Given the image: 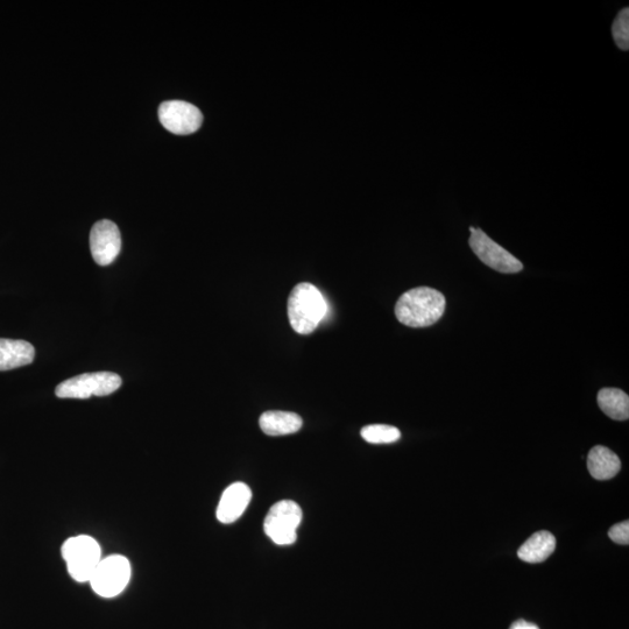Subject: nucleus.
Segmentation results:
<instances>
[{
    "label": "nucleus",
    "instance_id": "1",
    "mask_svg": "<svg viewBox=\"0 0 629 629\" xmlns=\"http://www.w3.org/2000/svg\"><path fill=\"white\" fill-rule=\"evenodd\" d=\"M444 295L429 287L414 288L401 295L395 306L398 321L411 328H426L440 320L445 312Z\"/></svg>",
    "mask_w": 629,
    "mask_h": 629
},
{
    "label": "nucleus",
    "instance_id": "2",
    "mask_svg": "<svg viewBox=\"0 0 629 629\" xmlns=\"http://www.w3.org/2000/svg\"><path fill=\"white\" fill-rule=\"evenodd\" d=\"M327 314V302L318 288L308 282L296 285L288 299V318L300 335H309Z\"/></svg>",
    "mask_w": 629,
    "mask_h": 629
},
{
    "label": "nucleus",
    "instance_id": "3",
    "mask_svg": "<svg viewBox=\"0 0 629 629\" xmlns=\"http://www.w3.org/2000/svg\"><path fill=\"white\" fill-rule=\"evenodd\" d=\"M62 556L70 577L79 583L89 582L102 560L100 544L88 535L70 537L62 546Z\"/></svg>",
    "mask_w": 629,
    "mask_h": 629
},
{
    "label": "nucleus",
    "instance_id": "4",
    "mask_svg": "<svg viewBox=\"0 0 629 629\" xmlns=\"http://www.w3.org/2000/svg\"><path fill=\"white\" fill-rule=\"evenodd\" d=\"M122 378L112 372L84 373L67 379L56 387V397L60 399H89L105 397L119 390Z\"/></svg>",
    "mask_w": 629,
    "mask_h": 629
},
{
    "label": "nucleus",
    "instance_id": "5",
    "mask_svg": "<svg viewBox=\"0 0 629 629\" xmlns=\"http://www.w3.org/2000/svg\"><path fill=\"white\" fill-rule=\"evenodd\" d=\"M130 579L131 564L129 560L122 555H111L102 558L89 583L96 595L103 598H113L119 596L126 589Z\"/></svg>",
    "mask_w": 629,
    "mask_h": 629
},
{
    "label": "nucleus",
    "instance_id": "6",
    "mask_svg": "<svg viewBox=\"0 0 629 629\" xmlns=\"http://www.w3.org/2000/svg\"><path fill=\"white\" fill-rule=\"evenodd\" d=\"M302 521L301 507L292 500H282L271 507L264 522L265 533L279 546H291L298 539Z\"/></svg>",
    "mask_w": 629,
    "mask_h": 629
},
{
    "label": "nucleus",
    "instance_id": "7",
    "mask_svg": "<svg viewBox=\"0 0 629 629\" xmlns=\"http://www.w3.org/2000/svg\"><path fill=\"white\" fill-rule=\"evenodd\" d=\"M470 231V247L486 266L505 274L518 273L524 270L521 261L505 250L503 246L494 242L484 231L475 228H470Z\"/></svg>",
    "mask_w": 629,
    "mask_h": 629
},
{
    "label": "nucleus",
    "instance_id": "8",
    "mask_svg": "<svg viewBox=\"0 0 629 629\" xmlns=\"http://www.w3.org/2000/svg\"><path fill=\"white\" fill-rule=\"evenodd\" d=\"M159 119L166 130L178 136H188L196 132L203 123L202 112L195 105L182 101L162 103Z\"/></svg>",
    "mask_w": 629,
    "mask_h": 629
},
{
    "label": "nucleus",
    "instance_id": "9",
    "mask_svg": "<svg viewBox=\"0 0 629 629\" xmlns=\"http://www.w3.org/2000/svg\"><path fill=\"white\" fill-rule=\"evenodd\" d=\"M122 249V236L118 226L104 219L97 222L90 233V250L96 264L109 266L116 260Z\"/></svg>",
    "mask_w": 629,
    "mask_h": 629
},
{
    "label": "nucleus",
    "instance_id": "10",
    "mask_svg": "<svg viewBox=\"0 0 629 629\" xmlns=\"http://www.w3.org/2000/svg\"><path fill=\"white\" fill-rule=\"evenodd\" d=\"M251 499L252 491L249 486L244 483L230 485L219 500L216 512L218 521L225 525L233 524L242 517Z\"/></svg>",
    "mask_w": 629,
    "mask_h": 629
},
{
    "label": "nucleus",
    "instance_id": "11",
    "mask_svg": "<svg viewBox=\"0 0 629 629\" xmlns=\"http://www.w3.org/2000/svg\"><path fill=\"white\" fill-rule=\"evenodd\" d=\"M35 357L31 343L0 338V371H10L30 365Z\"/></svg>",
    "mask_w": 629,
    "mask_h": 629
},
{
    "label": "nucleus",
    "instance_id": "12",
    "mask_svg": "<svg viewBox=\"0 0 629 629\" xmlns=\"http://www.w3.org/2000/svg\"><path fill=\"white\" fill-rule=\"evenodd\" d=\"M301 416L292 412L270 411L260 416L259 426L268 436H285L298 433L302 428Z\"/></svg>",
    "mask_w": 629,
    "mask_h": 629
},
{
    "label": "nucleus",
    "instance_id": "13",
    "mask_svg": "<svg viewBox=\"0 0 629 629\" xmlns=\"http://www.w3.org/2000/svg\"><path fill=\"white\" fill-rule=\"evenodd\" d=\"M588 469L597 480H609L616 477L621 469L620 458L609 448L597 445L588 456Z\"/></svg>",
    "mask_w": 629,
    "mask_h": 629
},
{
    "label": "nucleus",
    "instance_id": "14",
    "mask_svg": "<svg viewBox=\"0 0 629 629\" xmlns=\"http://www.w3.org/2000/svg\"><path fill=\"white\" fill-rule=\"evenodd\" d=\"M555 548V536L547 530H541L522 544L518 550V556L520 560L527 563H541L554 553Z\"/></svg>",
    "mask_w": 629,
    "mask_h": 629
},
{
    "label": "nucleus",
    "instance_id": "15",
    "mask_svg": "<svg viewBox=\"0 0 629 629\" xmlns=\"http://www.w3.org/2000/svg\"><path fill=\"white\" fill-rule=\"evenodd\" d=\"M598 405L612 420L626 421L629 418L628 395L618 388H603L598 393Z\"/></svg>",
    "mask_w": 629,
    "mask_h": 629
},
{
    "label": "nucleus",
    "instance_id": "16",
    "mask_svg": "<svg viewBox=\"0 0 629 629\" xmlns=\"http://www.w3.org/2000/svg\"><path fill=\"white\" fill-rule=\"evenodd\" d=\"M362 437L371 444H391L398 442L401 433L398 428L387 426V424H371L362 429Z\"/></svg>",
    "mask_w": 629,
    "mask_h": 629
},
{
    "label": "nucleus",
    "instance_id": "17",
    "mask_svg": "<svg viewBox=\"0 0 629 629\" xmlns=\"http://www.w3.org/2000/svg\"><path fill=\"white\" fill-rule=\"evenodd\" d=\"M613 39L621 51L629 48V9L621 10L612 26Z\"/></svg>",
    "mask_w": 629,
    "mask_h": 629
},
{
    "label": "nucleus",
    "instance_id": "18",
    "mask_svg": "<svg viewBox=\"0 0 629 629\" xmlns=\"http://www.w3.org/2000/svg\"><path fill=\"white\" fill-rule=\"evenodd\" d=\"M610 539L623 546H628L629 543V522L623 521L620 524L614 525L609 530Z\"/></svg>",
    "mask_w": 629,
    "mask_h": 629
},
{
    "label": "nucleus",
    "instance_id": "19",
    "mask_svg": "<svg viewBox=\"0 0 629 629\" xmlns=\"http://www.w3.org/2000/svg\"><path fill=\"white\" fill-rule=\"evenodd\" d=\"M510 629H540V628L539 626H536L535 624L528 623V621L520 619V620L515 621V623L512 624Z\"/></svg>",
    "mask_w": 629,
    "mask_h": 629
}]
</instances>
